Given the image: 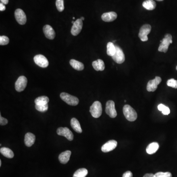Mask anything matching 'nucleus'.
<instances>
[{
    "mask_svg": "<svg viewBox=\"0 0 177 177\" xmlns=\"http://www.w3.org/2000/svg\"><path fill=\"white\" fill-rule=\"evenodd\" d=\"M161 78L160 77L156 76L153 80H151L148 83L147 90L148 92H155L157 89V86L161 82Z\"/></svg>",
    "mask_w": 177,
    "mask_h": 177,
    "instance_id": "nucleus-12",
    "label": "nucleus"
},
{
    "mask_svg": "<svg viewBox=\"0 0 177 177\" xmlns=\"http://www.w3.org/2000/svg\"><path fill=\"white\" fill-rule=\"evenodd\" d=\"M57 133L59 135L67 138L69 141H72L74 139V134L67 127H59L57 130Z\"/></svg>",
    "mask_w": 177,
    "mask_h": 177,
    "instance_id": "nucleus-10",
    "label": "nucleus"
},
{
    "mask_svg": "<svg viewBox=\"0 0 177 177\" xmlns=\"http://www.w3.org/2000/svg\"><path fill=\"white\" fill-rule=\"evenodd\" d=\"M9 39L7 36L2 35L0 37V44L1 45H5L8 44Z\"/></svg>",
    "mask_w": 177,
    "mask_h": 177,
    "instance_id": "nucleus-32",
    "label": "nucleus"
},
{
    "mask_svg": "<svg viewBox=\"0 0 177 177\" xmlns=\"http://www.w3.org/2000/svg\"><path fill=\"white\" fill-rule=\"evenodd\" d=\"M1 2L4 5H7L8 3V0H1Z\"/></svg>",
    "mask_w": 177,
    "mask_h": 177,
    "instance_id": "nucleus-38",
    "label": "nucleus"
},
{
    "mask_svg": "<svg viewBox=\"0 0 177 177\" xmlns=\"http://www.w3.org/2000/svg\"><path fill=\"white\" fill-rule=\"evenodd\" d=\"M2 165V161L1 160H0V166H1Z\"/></svg>",
    "mask_w": 177,
    "mask_h": 177,
    "instance_id": "nucleus-40",
    "label": "nucleus"
},
{
    "mask_svg": "<svg viewBox=\"0 0 177 177\" xmlns=\"http://www.w3.org/2000/svg\"><path fill=\"white\" fill-rule=\"evenodd\" d=\"M83 27V22L81 19H78L75 21L74 23L73 24L71 33L74 36H76L81 31Z\"/></svg>",
    "mask_w": 177,
    "mask_h": 177,
    "instance_id": "nucleus-13",
    "label": "nucleus"
},
{
    "mask_svg": "<svg viewBox=\"0 0 177 177\" xmlns=\"http://www.w3.org/2000/svg\"><path fill=\"white\" fill-rule=\"evenodd\" d=\"M117 18V13L115 12L111 11L104 13L101 16L102 20L107 22L114 21Z\"/></svg>",
    "mask_w": 177,
    "mask_h": 177,
    "instance_id": "nucleus-16",
    "label": "nucleus"
},
{
    "mask_svg": "<svg viewBox=\"0 0 177 177\" xmlns=\"http://www.w3.org/2000/svg\"><path fill=\"white\" fill-rule=\"evenodd\" d=\"M176 70H177V67H176Z\"/></svg>",
    "mask_w": 177,
    "mask_h": 177,
    "instance_id": "nucleus-44",
    "label": "nucleus"
},
{
    "mask_svg": "<svg viewBox=\"0 0 177 177\" xmlns=\"http://www.w3.org/2000/svg\"><path fill=\"white\" fill-rule=\"evenodd\" d=\"M27 79L24 76H20L17 79L15 84V88L16 91L21 92L23 91L26 87L27 84Z\"/></svg>",
    "mask_w": 177,
    "mask_h": 177,
    "instance_id": "nucleus-7",
    "label": "nucleus"
},
{
    "mask_svg": "<svg viewBox=\"0 0 177 177\" xmlns=\"http://www.w3.org/2000/svg\"><path fill=\"white\" fill-rule=\"evenodd\" d=\"M80 19H81L82 20V21L83 20H84L85 19V18H84V17H82Z\"/></svg>",
    "mask_w": 177,
    "mask_h": 177,
    "instance_id": "nucleus-39",
    "label": "nucleus"
},
{
    "mask_svg": "<svg viewBox=\"0 0 177 177\" xmlns=\"http://www.w3.org/2000/svg\"><path fill=\"white\" fill-rule=\"evenodd\" d=\"M116 52L112 57L113 60L119 64H121L125 62V56L123 51L119 46L115 45Z\"/></svg>",
    "mask_w": 177,
    "mask_h": 177,
    "instance_id": "nucleus-5",
    "label": "nucleus"
},
{
    "mask_svg": "<svg viewBox=\"0 0 177 177\" xmlns=\"http://www.w3.org/2000/svg\"><path fill=\"white\" fill-rule=\"evenodd\" d=\"M15 18L17 22L20 25H24L27 21L26 14L23 10L18 8L15 11Z\"/></svg>",
    "mask_w": 177,
    "mask_h": 177,
    "instance_id": "nucleus-11",
    "label": "nucleus"
},
{
    "mask_svg": "<svg viewBox=\"0 0 177 177\" xmlns=\"http://www.w3.org/2000/svg\"><path fill=\"white\" fill-rule=\"evenodd\" d=\"M88 173V170L85 168H80L75 172L73 177H85Z\"/></svg>",
    "mask_w": 177,
    "mask_h": 177,
    "instance_id": "nucleus-27",
    "label": "nucleus"
},
{
    "mask_svg": "<svg viewBox=\"0 0 177 177\" xmlns=\"http://www.w3.org/2000/svg\"><path fill=\"white\" fill-rule=\"evenodd\" d=\"M159 148V144L156 142H153L147 146L146 152L149 155H152L156 152Z\"/></svg>",
    "mask_w": 177,
    "mask_h": 177,
    "instance_id": "nucleus-22",
    "label": "nucleus"
},
{
    "mask_svg": "<svg viewBox=\"0 0 177 177\" xmlns=\"http://www.w3.org/2000/svg\"><path fill=\"white\" fill-rule=\"evenodd\" d=\"M35 109H37L38 111L41 112H44L47 111V110L48 109V104L46 105H35Z\"/></svg>",
    "mask_w": 177,
    "mask_h": 177,
    "instance_id": "nucleus-30",
    "label": "nucleus"
},
{
    "mask_svg": "<svg viewBox=\"0 0 177 177\" xmlns=\"http://www.w3.org/2000/svg\"><path fill=\"white\" fill-rule=\"evenodd\" d=\"M156 5V3L153 0H146L143 3V7L149 11L155 9Z\"/></svg>",
    "mask_w": 177,
    "mask_h": 177,
    "instance_id": "nucleus-23",
    "label": "nucleus"
},
{
    "mask_svg": "<svg viewBox=\"0 0 177 177\" xmlns=\"http://www.w3.org/2000/svg\"><path fill=\"white\" fill-rule=\"evenodd\" d=\"M70 125L72 129H74V131L78 133H82L81 126H80L79 122L76 119V118H73L71 120Z\"/></svg>",
    "mask_w": 177,
    "mask_h": 177,
    "instance_id": "nucleus-20",
    "label": "nucleus"
},
{
    "mask_svg": "<svg viewBox=\"0 0 177 177\" xmlns=\"http://www.w3.org/2000/svg\"><path fill=\"white\" fill-rule=\"evenodd\" d=\"M8 123V120L2 117L1 115L0 116V125L1 126H5Z\"/></svg>",
    "mask_w": 177,
    "mask_h": 177,
    "instance_id": "nucleus-34",
    "label": "nucleus"
},
{
    "mask_svg": "<svg viewBox=\"0 0 177 177\" xmlns=\"http://www.w3.org/2000/svg\"><path fill=\"white\" fill-rule=\"evenodd\" d=\"M155 175L156 177H172V174L170 172H158Z\"/></svg>",
    "mask_w": 177,
    "mask_h": 177,
    "instance_id": "nucleus-33",
    "label": "nucleus"
},
{
    "mask_svg": "<svg viewBox=\"0 0 177 177\" xmlns=\"http://www.w3.org/2000/svg\"><path fill=\"white\" fill-rule=\"evenodd\" d=\"M157 108H158L159 110L160 111L162 112V113L163 115H168V114H170V110L169 108L165 106L163 104H159Z\"/></svg>",
    "mask_w": 177,
    "mask_h": 177,
    "instance_id": "nucleus-28",
    "label": "nucleus"
},
{
    "mask_svg": "<svg viewBox=\"0 0 177 177\" xmlns=\"http://www.w3.org/2000/svg\"><path fill=\"white\" fill-rule=\"evenodd\" d=\"M0 152L4 156L8 159H12L14 157V156H15L12 151L10 149L6 148V147H3L1 148Z\"/></svg>",
    "mask_w": 177,
    "mask_h": 177,
    "instance_id": "nucleus-24",
    "label": "nucleus"
},
{
    "mask_svg": "<svg viewBox=\"0 0 177 177\" xmlns=\"http://www.w3.org/2000/svg\"><path fill=\"white\" fill-rule=\"evenodd\" d=\"M73 19H75V17H73Z\"/></svg>",
    "mask_w": 177,
    "mask_h": 177,
    "instance_id": "nucleus-43",
    "label": "nucleus"
},
{
    "mask_svg": "<svg viewBox=\"0 0 177 177\" xmlns=\"http://www.w3.org/2000/svg\"><path fill=\"white\" fill-rule=\"evenodd\" d=\"M70 64L71 66L75 70L81 71L84 70V64L81 62H79L74 59H71L70 60Z\"/></svg>",
    "mask_w": 177,
    "mask_h": 177,
    "instance_id": "nucleus-21",
    "label": "nucleus"
},
{
    "mask_svg": "<svg viewBox=\"0 0 177 177\" xmlns=\"http://www.w3.org/2000/svg\"><path fill=\"white\" fill-rule=\"evenodd\" d=\"M123 113L126 119L130 122H133L137 119L136 112L130 105H125L123 106Z\"/></svg>",
    "mask_w": 177,
    "mask_h": 177,
    "instance_id": "nucleus-1",
    "label": "nucleus"
},
{
    "mask_svg": "<svg viewBox=\"0 0 177 177\" xmlns=\"http://www.w3.org/2000/svg\"><path fill=\"white\" fill-rule=\"evenodd\" d=\"M5 5L3 3H0V11H5Z\"/></svg>",
    "mask_w": 177,
    "mask_h": 177,
    "instance_id": "nucleus-36",
    "label": "nucleus"
},
{
    "mask_svg": "<svg viewBox=\"0 0 177 177\" xmlns=\"http://www.w3.org/2000/svg\"><path fill=\"white\" fill-rule=\"evenodd\" d=\"M133 173H131L129 171H126L123 174V177H133Z\"/></svg>",
    "mask_w": 177,
    "mask_h": 177,
    "instance_id": "nucleus-35",
    "label": "nucleus"
},
{
    "mask_svg": "<svg viewBox=\"0 0 177 177\" xmlns=\"http://www.w3.org/2000/svg\"><path fill=\"white\" fill-rule=\"evenodd\" d=\"M49 101V99L46 96H41L37 97L34 100L35 104L38 105H46Z\"/></svg>",
    "mask_w": 177,
    "mask_h": 177,
    "instance_id": "nucleus-25",
    "label": "nucleus"
},
{
    "mask_svg": "<svg viewBox=\"0 0 177 177\" xmlns=\"http://www.w3.org/2000/svg\"><path fill=\"white\" fill-rule=\"evenodd\" d=\"M35 140V136L34 134L28 133L25 134L24 142L25 145L27 147H31L34 144Z\"/></svg>",
    "mask_w": 177,
    "mask_h": 177,
    "instance_id": "nucleus-17",
    "label": "nucleus"
},
{
    "mask_svg": "<svg viewBox=\"0 0 177 177\" xmlns=\"http://www.w3.org/2000/svg\"><path fill=\"white\" fill-rule=\"evenodd\" d=\"M143 177H156L155 174H146Z\"/></svg>",
    "mask_w": 177,
    "mask_h": 177,
    "instance_id": "nucleus-37",
    "label": "nucleus"
},
{
    "mask_svg": "<svg viewBox=\"0 0 177 177\" xmlns=\"http://www.w3.org/2000/svg\"><path fill=\"white\" fill-rule=\"evenodd\" d=\"M71 152L70 151H66L64 152H62L59 155V161L62 164H66L68 162L70 157Z\"/></svg>",
    "mask_w": 177,
    "mask_h": 177,
    "instance_id": "nucleus-18",
    "label": "nucleus"
},
{
    "mask_svg": "<svg viewBox=\"0 0 177 177\" xmlns=\"http://www.w3.org/2000/svg\"><path fill=\"white\" fill-rule=\"evenodd\" d=\"M117 142L114 140H111L107 142L101 147V151L104 152H107L113 151L116 148Z\"/></svg>",
    "mask_w": 177,
    "mask_h": 177,
    "instance_id": "nucleus-14",
    "label": "nucleus"
},
{
    "mask_svg": "<svg viewBox=\"0 0 177 177\" xmlns=\"http://www.w3.org/2000/svg\"><path fill=\"white\" fill-rule=\"evenodd\" d=\"M157 1H162L163 0H156Z\"/></svg>",
    "mask_w": 177,
    "mask_h": 177,
    "instance_id": "nucleus-41",
    "label": "nucleus"
},
{
    "mask_svg": "<svg viewBox=\"0 0 177 177\" xmlns=\"http://www.w3.org/2000/svg\"><path fill=\"white\" fill-rule=\"evenodd\" d=\"M151 25L149 24H145L141 27L139 33V38L142 41H146L148 40V38L147 35L149 34L151 31Z\"/></svg>",
    "mask_w": 177,
    "mask_h": 177,
    "instance_id": "nucleus-6",
    "label": "nucleus"
},
{
    "mask_svg": "<svg viewBox=\"0 0 177 177\" xmlns=\"http://www.w3.org/2000/svg\"><path fill=\"white\" fill-rule=\"evenodd\" d=\"M92 66L94 70L97 71H103L105 69V64L103 61L100 59L93 61Z\"/></svg>",
    "mask_w": 177,
    "mask_h": 177,
    "instance_id": "nucleus-19",
    "label": "nucleus"
},
{
    "mask_svg": "<svg viewBox=\"0 0 177 177\" xmlns=\"http://www.w3.org/2000/svg\"><path fill=\"white\" fill-rule=\"evenodd\" d=\"M90 112L92 116L94 118H98L102 114V105L100 101H96L93 102L90 106Z\"/></svg>",
    "mask_w": 177,
    "mask_h": 177,
    "instance_id": "nucleus-3",
    "label": "nucleus"
},
{
    "mask_svg": "<svg viewBox=\"0 0 177 177\" xmlns=\"http://www.w3.org/2000/svg\"><path fill=\"white\" fill-rule=\"evenodd\" d=\"M56 5L58 11L60 12H62L64 10V0H56Z\"/></svg>",
    "mask_w": 177,
    "mask_h": 177,
    "instance_id": "nucleus-29",
    "label": "nucleus"
},
{
    "mask_svg": "<svg viewBox=\"0 0 177 177\" xmlns=\"http://www.w3.org/2000/svg\"><path fill=\"white\" fill-rule=\"evenodd\" d=\"M34 63L41 67L45 68L48 66V61L43 55L41 54L35 55L34 58Z\"/></svg>",
    "mask_w": 177,
    "mask_h": 177,
    "instance_id": "nucleus-9",
    "label": "nucleus"
},
{
    "mask_svg": "<svg viewBox=\"0 0 177 177\" xmlns=\"http://www.w3.org/2000/svg\"><path fill=\"white\" fill-rule=\"evenodd\" d=\"M105 112L111 118H115L117 115L116 110L115 102L112 100H109L106 103Z\"/></svg>",
    "mask_w": 177,
    "mask_h": 177,
    "instance_id": "nucleus-8",
    "label": "nucleus"
},
{
    "mask_svg": "<svg viewBox=\"0 0 177 177\" xmlns=\"http://www.w3.org/2000/svg\"><path fill=\"white\" fill-rule=\"evenodd\" d=\"M60 97L63 101L66 102L68 105L76 106L79 103V100L77 97L66 93H62L60 94Z\"/></svg>",
    "mask_w": 177,
    "mask_h": 177,
    "instance_id": "nucleus-4",
    "label": "nucleus"
},
{
    "mask_svg": "<svg viewBox=\"0 0 177 177\" xmlns=\"http://www.w3.org/2000/svg\"><path fill=\"white\" fill-rule=\"evenodd\" d=\"M75 22V21H72V22H71V23H72V24H74V23Z\"/></svg>",
    "mask_w": 177,
    "mask_h": 177,
    "instance_id": "nucleus-42",
    "label": "nucleus"
},
{
    "mask_svg": "<svg viewBox=\"0 0 177 177\" xmlns=\"http://www.w3.org/2000/svg\"><path fill=\"white\" fill-rule=\"evenodd\" d=\"M172 35L170 34H166L164 38L160 41V45L159 47V51L162 52L166 53L168 51L169 45L172 43Z\"/></svg>",
    "mask_w": 177,
    "mask_h": 177,
    "instance_id": "nucleus-2",
    "label": "nucleus"
},
{
    "mask_svg": "<svg viewBox=\"0 0 177 177\" xmlns=\"http://www.w3.org/2000/svg\"><path fill=\"white\" fill-rule=\"evenodd\" d=\"M43 33L48 39H53L55 38L56 34L54 29L49 25H45L43 28Z\"/></svg>",
    "mask_w": 177,
    "mask_h": 177,
    "instance_id": "nucleus-15",
    "label": "nucleus"
},
{
    "mask_svg": "<svg viewBox=\"0 0 177 177\" xmlns=\"http://www.w3.org/2000/svg\"><path fill=\"white\" fill-rule=\"evenodd\" d=\"M167 85L172 88L177 89V80H175L173 78L170 79L167 82Z\"/></svg>",
    "mask_w": 177,
    "mask_h": 177,
    "instance_id": "nucleus-31",
    "label": "nucleus"
},
{
    "mask_svg": "<svg viewBox=\"0 0 177 177\" xmlns=\"http://www.w3.org/2000/svg\"><path fill=\"white\" fill-rule=\"evenodd\" d=\"M116 52V46L113 42H109L107 45V54L109 56H113Z\"/></svg>",
    "mask_w": 177,
    "mask_h": 177,
    "instance_id": "nucleus-26",
    "label": "nucleus"
}]
</instances>
